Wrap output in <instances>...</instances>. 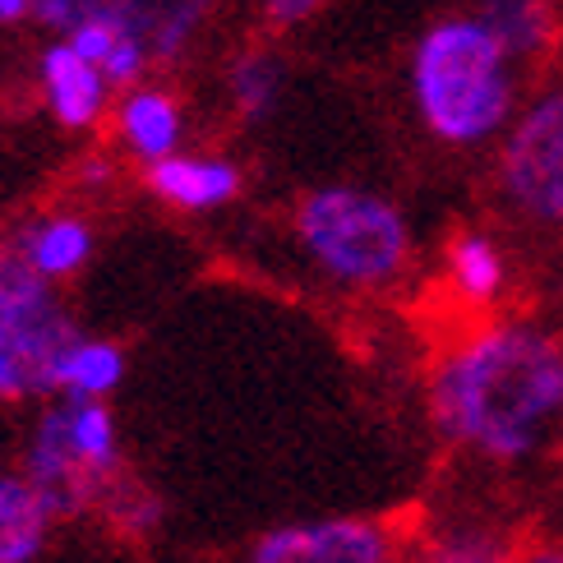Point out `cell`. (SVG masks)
Masks as SVG:
<instances>
[{
    "mask_svg": "<svg viewBox=\"0 0 563 563\" xmlns=\"http://www.w3.org/2000/svg\"><path fill=\"white\" fill-rule=\"evenodd\" d=\"M420 397L453 457L527 472L563 443V328L504 310L462 323L434 346Z\"/></svg>",
    "mask_w": 563,
    "mask_h": 563,
    "instance_id": "1",
    "label": "cell"
},
{
    "mask_svg": "<svg viewBox=\"0 0 563 563\" xmlns=\"http://www.w3.org/2000/svg\"><path fill=\"white\" fill-rule=\"evenodd\" d=\"M411 121L449 153H485L527 98V69L476 10L430 19L411 37L402 69Z\"/></svg>",
    "mask_w": 563,
    "mask_h": 563,
    "instance_id": "2",
    "label": "cell"
},
{
    "mask_svg": "<svg viewBox=\"0 0 563 563\" xmlns=\"http://www.w3.org/2000/svg\"><path fill=\"white\" fill-rule=\"evenodd\" d=\"M296 264L338 296H393L416 273V222L388 190L319 180L287 213Z\"/></svg>",
    "mask_w": 563,
    "mask_h": 563,
    "instance_id": "3",
    "label": "cell"
},
{
    "mask_svg": "<svg viewBox=\"0 0 563 563\" xmlns=\"http://www.w3.org/2000/svg\"><path fill=\"white\" fill-rule=\"evenodd\" d=\"M495 203L531 231H563V75L527 88L495 144Z\"/></svg>",
    "mask_w": 563,
    "mask_h": 563,
    "instance_id": "4",
    "label": "cell"
},
{
    "mask_svg": "<svg viewBox=\"0 0 563 563\" xmlns=\"http://www.w3.org/2000/svg\"><path fill=\"white\" fill-rule=\"evenodd\" d=\"M222 10L227 0H33V23L52 37L75 23H107L144 46L157 69H176L199 52Z\"/></svg>",
    "mask_w": 563,
    "mask_h": 563,
    "instance_id": "5",
    "label": "cell"
},
{
    "mask_svg": "<svg viewBox=\"0 0 563 563\" xmlns=\"http://www.w3.org/2000/svg\"><path fill=\"white\" fill-rule=\"evenodd\" d=\"M84 333L60 291L0 310V402H46L56 397L60 361L69 342Z\"/></svg>",
    "mask_w": 563,
    "mask_h": 563,
    "instance_id": "6",
    "label": "cell"
},
{
    "mask_svg": "<svg viewBox=\"0 0 563 563\" xmlns=\"http://www.w3.org/2000/svg\"><path fill=\"white\" fill-rule=\"evenodd\" d=\"M411 531L369 512H328L296 518L254 536L241 563H397Z\"/></svg>",
    "mask_w": 563,
    "mask_h": 563,
    "instance_id": "7",
    "label": "cell"
},
{
    "mask_svg": "<svg viewBox=\"0 0 563 563\" xmlns=\"http://www.w3.org/2000/svg\"><path fill=\"white\" fill-rule=\"evenodd\" d=\"M19 472L29 476L42 499L52 504L56 522H79L88 512H98L107 489L88 476V466L69 439V411H65V397H46L29 439H23V457H19Z\"/></svg>",
    "mask_w": 563,
    "mask_h": 563,
    "instance_id": "8",
    "label": "cell"
},
{
    "mask_svg": "<svg viewBox=\"0 0 563 563\" xmlns=\"http://www.w3.org/2000/svg\"><path fill=\"white\" fill-rule=\"evenodd\" d=\"M144 190L185 218H213L227 213L245 195V167L241 157L222 148H180L172 157L144 167Z\"/></svg>",
    "mask_w": 563,
    "mask_h": 563,
    "instance_id": "9",
    "label": "cell"
},
{
    "mask_svg": "<svg viewBox=\"0 0 563 563\" xmlns=\"http://www.w3.org/2000/svg\"><path fill=\"white\" fill-rule=\"evenodd\" d=\"M439 287L466 314H499L512 291V254L495 227H457L439 250Z\"/></svg>",
    "mask_w": 563,
    "mask_h": 563,
    "instance_id": "10",
    "label": "cell"
},
{
    "mask_svg": "<svg viewBox=\"0 0 563 563\" xmlns=\"http://www.w3.org/2000/svg\"><path fill=\"white\" fill-rule=\"evenodd\" d=\"M107 125L115 134V144H121V153L139 172L180 153V148H190V107H185L180 92L172 84H162L157 75L115 92Z\"/></svg>",
    "mask_w": 563,
    "mask_h": 563,
    "instance_id": "11",
    "label": "cell"
},
{
    "mask_svg": "<svg viewBox=\"0 0 563 563\" xmlns=\"http://www.w3.org/2000/svg\"><path fill=\"white\" fill-rule=\"evenodd\" d=\"M37 92H42L46 115L69 134H92L111 121L115 88L65 37H52L37 52Z\"/></svg>",
    "mask_w": 563,
    "mask_h": 563,
    "instance_id": "12",
    "label": "cell"
},
{
    "mask_svg": "<svg viewBox=\"0 0 563 563\" xmlns=\"http://www.w3.org/2000/svg\"><path fill=\"white\" fill-rule=\"evenodd\" d=\"M10 241L37 268V277L60 287V282L79 277L92 264V254H98V227L79 208H46V213H33L29 222H19Z\"/></svg>",
    "mask_w": 563,
    "mask_h": 563,
    "instance_id": "13",
    "label": "cell"
},
{
    "mask_svg": "<svg viewBox=\"0 0 563 563\" xmlns=\"http://www.w3.org/2000/svg\"><path fill=\"white\" fill-rule=\"evenodd\" d=\"M287 88H291V69H287V60H282L277 46H268V42L236 46L222 65L227 115L245 130L268 125L282 111V102H287Z\"/></svg>",
    "mask_w": 563,
    "mask_h": 563,
    "instance_id": "14",
    "label": "cell"
},
{
    "mask_svg": "<svg viewBox=\"0 0 563 563\" xmlns=\"http://www.w3.org/2000/svg\"><path fill=\"white\" fill-rule=\"evenodd\" d=\"M407 554L416 563H512L518 531H508L495 518L457 512V518H439L420 536H411Z\"/></svg>",
    "mask_w": 563,
    "mask_h": 563,
    "instance_id": "15",
    "label": "cell"
},
{
    "mask_svg": "<svg viewBox=\"0 0 563 563\" xmlns=\"http://www.w3.org/2000/svg\"><path fill=\"white\" fill-rule=\"evenodd\" d=\"M495 37L508 46V56L522 69L545 65L563 46V5L559 0H476L472 5Z\"/></svg>",
    "mask_w": 563,
    "mask_h": 563,
    "instance_id": "16",
    "label": "cell"
},
{
    "mask_svg": "<svg viewBox=\"0 0 563 563\" xmlns=\"http://www.w3.org/2000/svg\"><path fill=\"white\" fill-rule=\"evenodd\" d=\"M52 536L56 512L42 489L19 466H0V563H37Z\"/></svg>",
    "mask_w": 563,
    "mask_h": 563,
    "instance_id": "17",
    "label": "cell"
},
{
    "mask_svg": "<svg viewBox=\"0 0 563 563\" xmlns=\"http://www.w3.org/2000/svg\"><path fill=\"white\" fill-rule=\"evenodd\" d=\"M130 374V356L121 342L98 338V333H79L69 342L65 361H60V384L56 397H92V402H111L121 393Z\"/></svg>",
    "mask_w": 563,
    "mask_h": 563,
    "instance_id": "18",
    "label": "cell"
},
{
    "mask_svg": "<svg viewBox=\"0 0 563 563\" xmlns=\"http://www.w3.org/2000/svg\"><path fill=\"white\" fill-rule=\"evenodd\" d=\"M98 518H102L115 536H125V541H148V536L162 531L167 504H162L157 489H148L144 481H134L130 472H121V476L107 485V495H102V504H98Z\"/></svg>",
    "mask_w": 563,
    "mask_h": 563,
    "instance_id": "19",
    "label": "cell"
},
{
    "mask_svg": "<svg viewBox=\"0 0 563 563\" xmlns=\"http://www.w3.org/2000/svg\"><path fill=\"white\" fill-rule=\"evenodd\" d=\"M42 291H52V282L37 277V268L14 250V241H0V310H14Z\"/></svg>",
    "mask_w": 563,
    "mask_h": 563,
    "instance_id": "20",
    "label": "cell"
},
{
    "mask_svg": "<svg viewBox=\"0 0 563 563\" xmlns=\"http://www.w3.org/2000/svg\"><path fill=\"white\" fill-rule=\"evenodd\" d=\"M268 33H300L323 14L328 0H254Z\"/></svg>",
    "mask_w": 563,
    "mask_h": 563,
    "instance_id": "21",
    "label": "cell"
},
{
    "mask_svg": "<svg viewBox=\"0 0 563 563\" xmlns=\"http://www.w3.org/2000/svg\"><path fill=\"white\" fill-rule=\"evenodd\" d=\"M512 563H563V531L518 536V554H512Z\"/></svg>",
    "mask_w": 563,
    "mask_h": 563,
    "instance_id": "22",
    "label": "cell"
},
{
    "mask_svg": "<svg viewBox=\"0 0 563 563\" xmlns=\"http://www.w3.org/2000/svg\"><path fill=\"white\" fill-rule=\"evenodd\" d=\"M33 19V0H0V29H19Z\"/></svg>",
    "mask_w": 563,
    "mask_h": 563,
    "instance_id": "23",
    "label": "cell"
},
{
    "mask_svg": "<svg viewBox=\"0 0 563 563\" xmlns=\"http://www.w3.org/2000/svg\"><path fill=\"white\" fill-rule=\"evenodd\" d=\"M397 563H416V559H411V554H402V559H397Z\"/></svg>",
    "mask_w": 563,
    "mask_h": 563,
    "instance_id": "24",
    "label": "cell"
}]
</instances>
